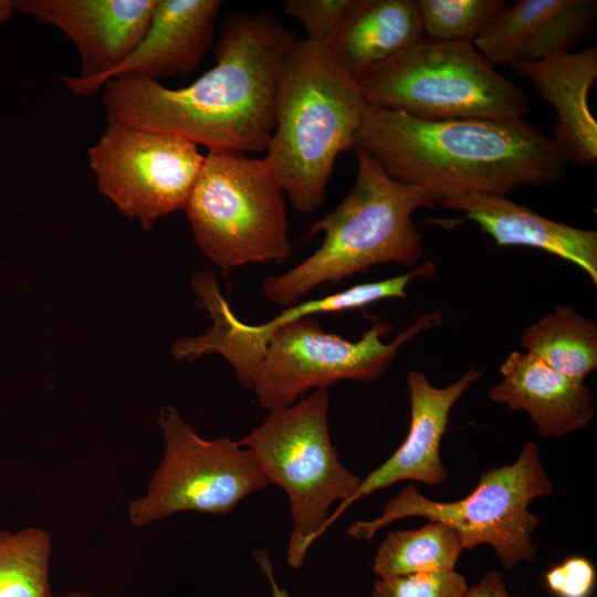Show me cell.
I'll return each mask as SVG.
<instances>
[{"label":"cell","mask_w":597,"mask_h":597,"mask_svg":"<svg viewBox=\"0 0 597 597\" xmlns=\"http://www.w3.org/2000/svg\"><path fill=\"white\" fill-rule=\"evenodd\" d=\"M442 324L440 312L419 315L389 343L387 322H374L358 341L323 329L320 321L304 317L276 328L264 343L245 388L268 411L290 406L311 389L339 380L371 383L381 377L397 353L416 335Z\"/></svg>","instance_id":"9"},{"label":"cell","mask_w":597,"mask_h":597,"mask_svg":"<svg viewBox=\"0 0 597 597\" xmlns=\"http://www.w3.org/2000/svg\"><path fill=\"white\" fill-rule=\"evenodd\" d=\"M502 380L489 398L525 411L544 438L586 429L595 416L594 396L584 381L569 378L524 352H512L500 366Z\"/></svg>","instance_id":"18"},{"label":"cell","mask_w":597,"mask_h":597,"mask_svg":"<svg viewBox=\"0 0 597 597\" xmlns=\"http://www.w3.org/2000/svg\"><path fill=\"white\" fill-rule=\"evenodd\" d=\"M253 557L270 582V585L272 588V596L273 597H289L286 590L279 587V585L275 582V578L273 575V566H272L268 551L265 548H260L253 553Z\"/></svg>","instance_id":"29"},{"label":"cell","mask_w":597,"mask_h":597,"mask_svg":"<svg viewBox=\"0 0 597 597\" xmlns=\"http://www.w3.org/2000/svg\"><path fill=\"white\" fill-rule=\"evenodd\" d=\"M524 353L579 381L597 368V325L568 305L558 304L524 329Z\"/></svg>","instance_id":"21"},{"label":"cell","mask_w":597,"mask_h":597,"mask_svg":"<svg viewBox=\"0 0 597 597\" xmlns=\"http://www.w3.org/2000/svg\"><path fill=\"white\" fill-rule=\"evenodd\" d=\"M296 40L269 13L231 12L210 70L180 88L137 76L112 78L101 90L107 119L209 150L261 154L275 126L277 76Z\"/></svg>","instance_id":"1"},{"label":"cell","mask_w":597,"mask_h":597,"mask_svg":"<svg viewBox=\"0 0 597 597\" xmlns=\"http://www.w3.org/2000/svg\"><path fill=\"white\" fill-rule=\"evenodd\" d=\"M87 157L101 193L144 229L184 209L205 160L184 137L112 119Z\"/></svg>","instance_id":"11"},{"label":"cell","mask_w":597,"mask_h":597,"mask_svg":"<svg viewBox=\"0 0 597 597\" xmlns=\"http://www.w3.org/2000/svg\"><path fill=\"white\" fill-rule=\"evenodd\" d=\"M157 0H20L13 6L59 29L75 45L81 73L63 76L73 91L119 65L148 30Z\"/></svg>","instance_id":"13"},{"label":"cell","mask_w":597,"mask_h":597,"mask_svg":"<svg viewBox=\"0 0 597 597\" xmlns=\"http://www.w3.org/2000/svg\"><path fill=\"white\" fill-rule=\"evenodd\" d=\"M357 175L353 188L328 214L315 221L306 238L323 241L304 261L262 282L264 295L279 306L297 304L321 284H337L370 266H413L423 253V235L412 220L434 199L423 189L388 176L364 150L355 148Z\"/></svg>","instance_id":"4"},{"label":"cell","mask_w":597,"mask_h":597,"mask_svg":"<svg viewBox=\"0 0 597 597\" xmlns=\"http://www.w3.org/2000/svg\"><path fill=\"white\" fill-rule=\"evenodd\" d=\"M164 454L145 492L127 507L129 522L146 526L181 512L227 514L269 482L251 452L229 437L207 440L165 406L158 415Z\"/></svg>","instance_id":"10"},{"label":"cell","mask_w":597,"mask_h":597,"mask_svg":"<svg viewBox=\"0 0 597 597\" xmlns=\"http://www.w3.org/2000/svg\"><path fill=\"white\" fill-rule=\"evenodd\" d=\"M468 586L454 569L418 573L377 579L370 597H462Z\"/></svg>","instance_id":"25"},{"label":"cell","mask_w":597,"mask_h":597,"mask_svg":"<svg viewBox=\"0 0 597 597\" xmlns=\"http://www.w3.org/2000/svg\"><path fill=\"white\" fill-rule=\"evenodd\" d=\"M495 597H516L506 590L504 578L500 579L495 588Z\"/></svg>","instance_id":"31"},{"label":"cell","mask_w":597,"mask_h":597,"mask_svg":"<svg viewBox=\"0 0 597 597\" xmlns=\"http://www.w3.org/2000/svg\"><path fill=\"white\" fill-rule=\"evenodd\" d=\"M284 197L264 157L208 150L182 210L199 250L227 273L289 258Z\"/></svg>","instance_id":"7"},{"label":"cell","mask_w":597,"mask_h":597,"mask_svg":"<svg viewBox=\"0 0 597 597\" xmlns=\"http://www.w3.org/2000/svg\"><path fill=\"white\" fill-rule=\"evenodd\" d=\"M425 39L416 0H359L325 45L358 84Z\"/></svg>","instance_id":"20"},{"label":"cell","mask_w":597,"mask_h":597,"mask_svg":"<svg viewBox=\"0 0 597 597\" xmlns=\"http://www.w3.org/2000/svg\"><path fill=\"white\" fill-rule=\"evenodd\" d=\"M436 265L426 261L407 273L354 285L344 291L320 298L301 301L283 311L269 322L250 325L240 321L222 295L212 272H197L192 277V289L203 308L212 320L206 333L177 341L171 348L176 359H197L208 353H217L226 358L243 387H247L261 349L268 337L279 327L296 320L320 313H336L364 308L386 298H406V289L416 277H432Z\"/></svg>","instance_id":"12"},{"label":"cell","mask_w":597,"mask_h":597,"mask_svg":"<svg viewBox=\"0 0 597 597\" xmlns=\"http://www.w3.org/2000/svg\"><path fill=\"white\" fill-rule=\"evenodd\" d=\"M14 8L12 1H0V23L4 22L11 14Z\"/></svg>","instance_id":"30"},{"label":"cell","mask_w":597,"mask_h":597,"mask_svg":"<svg viewBox=\"0 0 597 597\" xmlns=\"http://www.w3.org/2000/svg\"><path fill=\"white\" fill-rule=\"evenodd\" d=\"M526 77L554 109L552 140L569 164L591 167L597 161V122L588 93L597 80V46L555 53L534 63L510 66Z\"/></svg>","instance_id":"17"},{"label":"cell","mask_w":597,"mask_h":597,"mask_svg":"<svg viewBox=\"0 0 597 597\" xmlns=\"http://www.w3.org/2000/svg\"><path fill=\"white\" fill-rule=\"evenodd\" d=\"M222 3L220 0H157L148 30L133 52L104 76L71 92L92 96L107 81L121 76L158 81L189 74L212 45Z\"/></svg>","instance_id":"16"},{"label":"cell","mask_w":597,"mask_h":597,"mask_svg":"<svg viewBox=\"0 0 597 597\" xmlns=\"http://www.w3.org/2000/svg\"><path fill=\"white\" fill-rule=\"evenodd\" d=\"M463 551L457 531L429 521L420 528L388 532L371 567L379 578L453 570Z\"/></svg>","instance_id":"22"},{"label":"cell","mask_w":597,"mask_h":597,"mask_svg":"<svg viewBox=\"0 0 597 597\" xmlns=\"http://www.w3.org/2000/svg\"><path fill=\"white\" fill-rule=\"evenodd\" d=\"M483 370L474 365L455 383L440 388L428 377L410 370L406 378L410 400V425L404 442L378 468L362 479L356 491L329 514L316 540L354 503L401 481H417L429 486L444 483L448 478L440 455V444L450 412L457 401L479 380Z\"/></svg>","instance_id":"14"},{"label":"cell","mask_w":597,"mask_h":597,"mask_svg":"<svg viewBox=\"0 0 597 597\" xmlns=\"http://www.w3.org/2000/svg\"><path fill=\"white\" fill-rule=\"evenodd\" d=\"M367 106L360 85L325 45L295 41L277 76L264 158L296 211L311 213L324 202L335 160L355 148Z\"/></svg>","instance_id":"3"},{"label":"cell","mask_w":597,"mask_h":597,"mask_svg":"<svg viewBox=\"0 0 597 597\" xmlns=\"http://www.w3.org/2000/svg\"><path fill=\"white\" fill-rule=\"evenodd\" d=\"M425 39L473 43L503 11L504 0H416Z\"/></svg>","instance_id":"24"},{"label":"cell","mask_w":597,"mask_h":597,"mask_svg":"<svg viewBox=\"0 0 597 597\" xmlns=\"http://www.w3.org/2000/svg\"><path fill=\"white\" fill-rule=\"evenodd\" d=\"M359 0H284L287 15L304 28L308 41L326 45Z\"/></svg>","instance_id":"26"},{"label":"cell","mask_w":597,"mask_h":597,"mask_svg":"<svg viewBox=\"0 0 597 597\" xmlns=\"http://www.w3.org/2000/svg\"><path fill=\"white\" fill-rule=\"evenodd\" d=\"M52 537L41 527L0 531V597H50Z\"/></svg>","instance_id":"23"},{"label":"cell","mask_w":597,"mask_h":597,"mask_svg":"<svg viewBox=\"0 0 597 597\" xmlns=\"http://www.w3.org/2000/svg\"><path fill=\"white\" fill-rule=\"evenodd\" d=\"M552 493L538 447L526 441L513 463L484 471L465 498L439 502L408 484L386 502L378 517L355 521L346 532L355 540L369 541L395 521L420 516L452 527L464 549L490 545L504 568L512 569L535 557L537 545L533 537L541 520L530 511V504Z\"/></svg>","instance_id":"6"},{"label":"cell","mask_w":597,"mask_h":597,"mask_svg":"<svg viewBox=\"0 0 597 597\" xmlns=\"http://www.w3.org/2000/svg\"><path fill=\"white\" fill-rule=\"evenodd\" d=\"M503 574L496 570L485 573L479 583L468 586L462 597H495V588Z\"/></svg>","instance_id":"28"},{"label":"cell","mask_w":597,"mask_h":597,"mask_svg":"<svg viewBox=\"0 0 597 597\" xmlns=\"http://www.w3.org/2000/svg\"><path fill=\"white\" fill-rule=\"evenodd\" d=\"M596 569L584 556L572 555L551 567L544 576L555 597H590L596 586Z\"/></svg>","instance_id":"27"},{"label":"cell","mask_w":597,"mask_h":597,"mask_svg":"<svg viewBox=\"0 0 597 597\" xmlns=\"http://www.w3.org/2000/svg\"><path fill=\"white\" fill-rule=\"evenodd\" d=\"M328 388L270 410L238 442L253 455L266 481L289 498L293 523L286 558L300 568L334 503L345 502L362 479L339 460L328 429Z\"/></svg>","instance_id":"5"},{"label":"cell","mask_w":597,"mask_h":597,"mask_svg":"<svg viewBox=\"0 0 597 597\" xmlns=\"http://www.w3.org/2000/svg\"><path fill=\"white\" fill-rule=\"evenodd\" d=\"M368 105L425 121L520 119L527 95L470 42L423 39L359 83Z\"/></svg>","instance_id":"8"},{"label":"cell","mask_w":597,"mask_h":597,"mask_svg":"<svg viewBox=\"0 0 597 597\" xmlns=\"http://www.w3.org/2000/svg\"><path fill=\"white\" fill-rule=\"evenodd\" d=\"M355 148L439 206L470 193L507 196L521 186L556 185L570 165L548 135L523 118L425 121L371 105Z\"/></svg>","instance_id":"2"},{"label":"cell","mask_w":597,"mask_h":597,"mask_svg":"<svg viewBox=\"0 0 597 597\" xmlns=\"http://www.w3.org/2000/svg\"><path fill=\"white\" fill-rule=\"evenodd\" d=\"M460 210L500 247H528L566 260L597 285V232L551 220L506 196L470 193L441 205Z\"/></svg>","instance_id":"19"},{"label":"cell","mask_w":597,"mask_h":597,"mask_svg":"<svg viewBox=\"0 0 597 597\" xmlns=\"http://www.w3.org/2000/svg\"><path fill=\"white\" fill-rule=\"evenodd\" d=\"M50 597H93L86 591H70L62 595H51Z\"/></svg>","instance_id":"32"},{"label":"cell","mask_w":597,"mask_h":597,"mask_svg":"<svg viewBox=\"0 0 597 597\" xmlns=\"http://www.w3.org/2000/svg\"><path fill=\"white\" fill-rule=\"evenodd\" d=\"M596 0H519L473 42L494 66L534 63L572 52L595 30Z\"/></svg>","instance_id":"15"}]
</instances>
